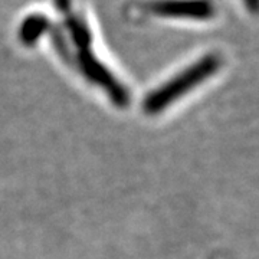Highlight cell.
<instances>
[{
    "instance_id": "cell-1",
    "label": "cell",
    "mask_w": 259,
    "mask_h": 259,
    "mask_svg": "<svg viewBox=\"0 0 259 259\" xmlns=\"http://www.w3.org/2000/svg\"><path fill=\"white\" fill-rule=\"evenodd\" d=\"M221 66V59L218 55H206L192 66L185 69L182 74L175 76L168 82L164 83L157 91L150 94L146 102L143 104L144 111L148 114H157L163 111L166 107L176 101L179 97L190 91L197 83L206 81L212 76Z\"/></svg>"
},
{
    "instance_id": "cell-2",
    "label": "cell",
    "mask_w": 259,
    "mask_h": 259,
    "mask_svg": "<svg viewBox=\"0 0 259 259\" xmlns=\"http://www.w3.org/2000/svg\"><path fill=\"white\" fill-rule=\"evenodd\" d=\"M147 9L164 18L207 20L214 15L212 0H151Z\"/></svg>"
},
{
    "instance_id": "cell-3",
    "label": "cell",
    "mask_w": 259,
    "mask_h": 259,
    "mask_svg": "<svg viewBox=\"0 0 259 259\" xmlns=\"http://www.w3.org/2000/svg\"><path fill=\"white\" fill-rule=\"evenodd\" d=\"M78 62L82 69L85 76H88L91 81L95 83H100L102 88L108 94L112 95V100L117 102L118 105H125L127 104V93L117 79L112 76V74L104 66V65L94 56V54L90 51H82L78 54Z\"/></svg>"
},
{
    "instance_id": "cell-4",
    "label": "cell",
    "mask_w": 259,
    "mask_h": 259,
    "mask_svg": "<svg viewBox=\"0 0 259 259\" xmlns=\"http://www.w3.org/2000/svg\"><path fill=\"white\" fill-rule=\"evenodd\" d=\"M49 28H51V23L45 15L33 13L22 22L19 37L26 47H32L36 44L39 37H42L47 33Z\"/></svg>"
},
{
    "instance_id": "cell-5",
    "label": "cell",
    "mask_w": 259,
    "mask_h": 259,
    "mask_svg": "<svg viewBox=\"0 0 259 259\" xmlns=\"http://www.w3.org/2000/svg\"><path fill=\"white\" fill-rule=\"evenodd\" d=\"M65 26L71 35L72 42L79 48V52L90 51L93 36H91V30L88 28L87 22L82 19V16L75 15L72 12L66 13L65 15Z\"/></svg>"
},
{
    "instance_id": "cell-6",
    "label": "cell",
    "mask_w": 259,
    "mask_h": 259,
    "mask_svg": "<svg viewBox=\"0 0 259 259\" xmlns=\"http://www.w3.org/2000/svg\"><path fill=\"white\" fill-rule=\"evenodd\" d=\"M55 5L58 10L62 13V15H66L69 12H72V0H55Z\"/></svg>"
},
{
    "instance_id": "cell-7",
    "label": "cell",
    "mask_w": 259,
    "mask_h": 259,
    "mask_svg": "<svg viewBox=\"0 0 259 259\" xmlns=\"http://www.w3.org/2000/svg\"><path fill=\"white\" fill-rule=\"evenodd\" d=\"M245 2V5H246V8L249 10H256V8H258V0H243Z\"/></svg>"
}]
</instances>
